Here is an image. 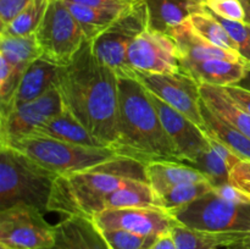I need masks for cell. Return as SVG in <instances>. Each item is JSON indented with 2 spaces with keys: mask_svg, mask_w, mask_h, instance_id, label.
Wrapping results in <instances>:
<instances>
[{
  "mask_svg": "<svg viewBox=\"0 0 250 249\" xmlns=\"http://www.w3.org/2000/svg\"><path fill=\"white\" fill-rule=\"evenodd\" d=\"M222 247L226 249H250V231L224 233Z\"/></svg>",
  "mask_w": 250,
  "mask_h": 249,
  "instance_id": "obj_39",
  "label": "cell"
},
{
  "mask_svg": "<svg viewBox=\"0 0 250 249\" xmlns=\"http://www.w3.org/2000/svg\"><path fill=\"white\" fill-rule=\"evenodd\" d=\"M237 85L242 88H246V89L250 90V63L247 62L246 67V73H244V77L239 81V83H237Z\"/></svg>",
  "mask_w": 250,
  "mask_h": 249,
  "instance_id": "obj_43",
  "label": "cell"
},
{
  "mask_svg": "<svg viewBox=\"0 0 250 249\" xmlns=\"http://www.w3.org/2000/svg\"><path fill=\"white\" fill-rule=\"evenodd\" d=\"M229 97L238 105L241 109L248 112L250 115V90L242 88L239 85H229V87H224Z\"/></svg>",
  "mask_w": 250,
  "mask_h": 249,
  "instance_id": "obj_40",
  "label": "cell"
},
{
  "mask_svg": "<svg viewBox=\"0 0 250 249\" xmlns=\"http://www.w3.org/2000/svg\"><path fill=\"white\" fill-rule=\"evenodd\" d=\"M202 115L204 132L231 149L242 160H250V138L217 116L202 99Z\"/></svg>",
  "mask_w": 250,
  "mask_h": 249,
  "instance_id": "obj_23",
  "label": "cell"
},
{
  "mask_svg": "<svg viewBox=\"0 0 250 249\" xmlns=\"http://www.w3.org/2000/svg\"><path fill=\"white\" fill-rule=\"evenodd\" d=\"M58 175L10 146H0V211L28 205L49 212L51 190Z\"/></svg>",
  "mask_w": 250,
  "mask_h": 249,
  "instance_id": "obj_3",
  "label": "cell"
},
{
  "mask_svg": "<svg viewBox=\"0 0 250 249\" xmlns=\"http://www.w3.org/2000/svg\"><path fill=\"white\" fill-rule=\"evenodd\" d=\"M0 244L15 249H45L54 244V226L28 205L0 211Z\"/></svg>",
  "mask_w": 250,
  "mask_h": 249,
  "instance_id": "obj_9",
  "label": "cell"
},
{
  "mask_svg": "<svg viewBox=\"0 0 250 249\" xmlns=\"http://www.w3.org/2000/svg\"><path fill=\"white\" fill-rule=\"evenodd\" d=\"M0 55L6 59L15 72L22 78L28 66L43 56V53L37 42L36 34L27 37L0 34Z\"/></svg>",
  "mask_w": 250,
  "mask_h": 249,
  "instance_id": "obj_24",
  "label": "cell"
},
{
  "mask_svg": "<svg viewBox=\"0 0 250 249\" xmlns=\"http://www.w3.org/2000/svg\"><path fill=\"white\" fill-rule=\"evenodd\" d=\"M205 6L226 20L244 22L246 19V11L241 0H209L205 2Z\"/></svg>",
  "mask_w": 250,
  "mask_h": 249,
  "instance_id": "obj_35",
  "label": "cell"
},
{
  "mask_svg": "<svg viewBox=\"0 0 250 249\" xmlns=\"http://www.w3.org/2000/svg\"><path fill=\"white\" fill-rule=\"evenodd\" d=\"M189 166L199 170L214 187L229 183L231 170L227 166L226 161L210 145Z\"/></svg>",
  "mask_w": 250,
  "mask_h": 249,
  "instance_id": "obj_31",
  "label": "cell"
},
{
  "mask_svg": "<svg viewBox=\"0 0 250 249\" xmlns=\"http://www.w3.org/2000/svg\"><path fill=\"white\" fill-rule=\"evenodd\" d=\"M247 26H248V24H247ZM248 31H249V33H250V26H248Z\"/></svg>",
  "mask_w": 250,
  "mask_h": 249,
  "instance_id": "obj_46",
  "label": "cell"
},
{
  "mask_svg": "<svg viewBox=\"0 0 250 249\" xmlns=\"http://www.w3.org/2000/svg\"><path fill=\"white\" fill-rule=\"evenodd\" d=\"M182 73L188 75L199 84L229 87L239 83L244 77L247 61L210 59L203 61H181Z\"/></svg>",
  "mask_w": 250,
  "mask_h": 249,
  "instance_id": "obj_17",
  "label": "cell"
},
{
  "mask_svg": "<svg viewBox=\"0 0 250 249\" xmlns=\"http://www.w3.org/2000/svg\"><path fill=\"white\" fill-rule=\"evenodd\" d=\"M21 77L15 72L12 66L4 56L0 55V106H6L14 97Z\"/></svg>",
  "mask_w": 250,
  "mask_h": 249,
  "instance_id": "obj_34",
  "label": "cell"
},
{
  "mask_svg": "<svg viewBox=\"0 0 250 249\" xmlns=\"http://www.w3.org/2000/svg\"><path fill=\"white\" fill-rule=\"evenodd\" d=\"M146 29V5L144 0H138L125 9L111 26L93 39V53L119 77H136L129 67L127 55L133 42Z\"/></svg>",
  "mask_w": 250,
  "mask_h": 249,
  "instance_id": "obj_7",
  "label": "cell"
},
{
  "mask_svg": "<svg viewBox=\"0 0 250 249\" xmlns=\"http://www.w3.org/2000/svg\"><path fill=\"white\" fill-rule=\"evenodd\" d=\"M146 182L153 189L155 197L176 186L208 181L199 170L185 163L154 161L146 164Z\"/></svg>",
  "mask_w": 250,
  "mask_h": 249,
  "instance_id": "obj_20",
  "label": "cell"
},
{
  "mask_svg": "<svg viewBox=\"0 0 250 249\" xmlns=\"http://www.w3.org/2000/svg\"><path fill=\"white\" fill-rule=\"evenodd\" d=\"M171 234L177 249H219L224 242V233L198 231L178 222L171 228Z\"/></svg>",
  "mask_w": 250,
  "mask_h": 249,
  "instance_id": "obj_30",
  "label": "cell"
},
{
  "mask_svg": "<svg viewBox=\"0 0 250 249\" xmlns=\"http://www.w3.org/2000/svg\"><path fill=\"white\" fill-rule=\"evenodd\" d=\"M56 88L65 109L109 146L116 142L119 76L100 62L87 39L72 60L61 66Z\"/></svg>",
  "mask_w": 250,
  "mask_h": 249,
  "instance_id": "obj_1",
  "label": "cell"
},
{
  "mask_svg": "<svg viewBox=\"0 0 250 249\" xmlns=\"http://www.w3.org/2000/svg\"><path fill=\"white\" fill-rule=\"evenodd\" d=\"M112 149L144 164L181 163L150 93L136 77H119L116 142Z\"/></svg>",
  "mask_w": 250,
  "mask_h": 249,
  "instance_id": "obj_2",
  "label": "cell"
},
{
  "mask_svg": "<svg viewBox=\"0 0 250 249\" xmlns=\"http://www.w3.org/2000/svg\"><path fill=\"white\" fill-rule=\"evenodd\" d=\"M189 21L195 32L208 42L227 51L239 54L236 42L207 6L202 12L193 15Z\"/></svg>",
  "mask_w": 250,
  "mask_h": 249,
  "instance_id": "obj_27",
  "label": "cell"
},
{
  "mask_svg": "<svg viewBox=\"0 0 250 249\" xmlns=\"http://www.w3.org/2000/svg\"><path fill=\"white\" fill-rule=\"evenodd\" d=\"M50 0H31L10 23L1 27V36L27 37L36 33Z\"/></svg>",
  "mask_w": 250,
  "mask_h": 249,
  "instance_id": "obj_29",
  "label": "cell"
},
{
  "mask_svg": "<svg viewBox=\"0 0 250 249\" xmlns=\"http://www.w3.org/2000/svg\"><path fill=\"white\" fill-rule=\"evenodd\" d=\"M127 60L134 75L137 72L182 73L176 42L161 32L144 31L129 48Z\"/></svg>",
  "mask_w": 250,
  "mask_h": 249,
  "instance_id": "obj_12",
  "label": "cell"
},
{
  "mask_svg": "<svg viewBox=\"0 0 250 249\" xmlns=\"http://www.w3.org/2000/svg\"><path fill=\"white\" fill-rule=\"evenodd\" d=\"M148 29L170 33L171 29L205 9V0H144Z\"/></svg>",
  "mask_w": 250,
  "mask_h": 249,
  "instance_id": "obj_19",
  "label": "cell"
},
{
  "mask_svg": "<svg viewBox=\"0 0 250 249\" xmlns=\"http://www.w3.org/2000/svg\"><path fill=\"white\" fill-rule=\"evenodd\" d=\"M137 80L171 107L194 122L204 131L200 84L185 73L137 72Z\"/></svg>",
  "mask_w": 250,
  "mask_h": 249,
  "instance_id": "obj_10",
  "label": "cell"
},
{
  "mask_svg": "<svg viewBox=\"0 0 250 249\" xmlns=\"http://www.w3.org/2000/svg\"><path fill=\"white\" fill-rule=\"evenodd\" d=\"M150 249H177L175 239H173L172 234H171V231L159 237L155 241V243L151 246Z\"/></svg>",
  "mask_w": 250,
  "mask_h": 249,
  "instance_id": "obj_42",
  "label": "cell"
},
{
  "mask_svg": "<svg viewBox=\"0 0 250 249\" xmlns=\"http://www.w3.org/2000/svg\"><path fill=\"white\" fill-rule=\"evenodd\" d=\"M178 224L211 233L250 231V203H237L212 189L181 209L170 212Z\"/></svg>",
  "mask_w": 250,
  "mask_h": 249,
  "instance_id": "obj_6",
  "label": "cell"
},
{
  "mask_svg": "<svg viewBox=\"0 0 250 249\" xmlns=\"http://www.w3.org/2000/svg\"><path fill=\"white\" fill-rule=\"evenodd\" d=\"M150 97L164 127L177 150L180 161L187 165L193 164L210 145L207 133L188 117L164 103L156 95L150 93Z\"/></svg>",
  "mask_w": 250,
  "mask_h": 249,
  "instance_id": "obj_14",
  "label": "cell"
},
{
  "mask_svg": "<svg viewBox=\"0 0 250 249\" xmlns=\"http://www.w3.org/2000/svg\"><path fill=\"white\" fill-rule=\"evenodd\" d=\"M168 36L172 37L178 49L181 61H203L210 59H222L231 61H246L239 54L227 51L214 45L195 32L189 20L171 29Z\"/></svg>",
  "mask_w": 250,
  "mask_h": 249,
  "instance_id": "obj_18",
  "label": "cell"
},
{
  "mask_svg": "<svg viewBox=\"0 0 250 249\" xmlns=\"http://www.w3.org/2000/svg\"><path fill=\"white\" fill-rule=\"evenodd\" d=\"M65 110L58 88L23 105L0 114V146H7L19 139L34 133L45 124Z\"/></svg>",
  "mask_w": 250,
  "mask_h": 249,
  "instance_id": "obj_11",
  "label": "cell"
},
{
  "mask_svg": "<svg viewBox=\"0 0 250 249\" xmlns=\"http://www.w3.org/2000/svg\"><path fill=\"white\" fill-rule=\"evenodd\" d=\"M7 146L21 151L58 176L90 171L119 155L111 146H85L37 134L24 137Z\"/></svg>",
  "mask_w": 250,
  "mask_h": 249,
  "instance_id": "obj_5",
  "label": "cell"
},
{
  "mask_svg": "<svg viewBox=\"0 0 250 249\" xmlns=\"http://www.w3.org/2000/svg\"><path fill=\"white\" fill-rule=\"evenodd\" d=\"M45 249H111L92 217L67 216L54 225V244Z\"/></svg>",
  "mask_w": 250,
  "mask_h": 249,
  "instance_id": "obj_15",
  "label": "cell"
},
{
  "mask_svg": "<svg viewBox=\"0 0 250 249\" xmlns=\"http://www.w3.org/2000/svg\"><path fill=\"white\" fill-rule=\"evenodd\" d=\"M111 249H150L159 237L143 236L126 229H102Z\"/></svg>",
  "mask_w": 250,
  "mask_h": 249,
  "instance_id": "obj_32",
  "label": "cell"
},
{
  "mask_svg": "<svg viewBox=\"0 0 250 249\" xmlns=\"http://www.w3.org/2000/svg\"><path fill=\"white\" fill-rule=\"evenodd\" d=\"M0 249H15V248H11V247H7V246H5V244H0Z\"/></svg>",
  "mask_w": 250,
  "mask_h": 249,
  "instance_id": "obj_45",
  "label": "cell"
},
{
  "mask_svg": "<svg viewBox=\"0 0 250 249\" xmlns=\"http://www.w3.org/2000/svg\"><path fill=\"white\" fill-rule=\"evenodd\" d=\"M207 136H208V139H209L210 146H211V148L214 149V150L216 151V153L219 154V155L221 156L225 161H226V164H227V166L229 167V170L231 171L233 170V168L236 167L239 163H241L242 159L238 158V156H237L236 154L231 150V149L227 148L225 144H222L221 142L217 141L216 138L209 136L208 133H207Z\"/></svg>",
  "mask_w": 250,
  "mask_h": 249,
  "instance_id": "obj_38",
  "label": "cell"
},
{
  "mask_svg": "<svg viewBox=\"0 0 250 249\" xmlns=\"http://www.w3.org/2000/svg\"><path fill=\"white\" fill-rule=\"evenodd\" d=\"M37 136L49 137L58 141L80 144L85 146H109L99 138L93 136L72 114L63 110L61 114L46 121L34 131ZM32 136V134H31Z\"/></svg>",
  "mask_w": 250,
  "mask_h": 249,
  "instance_id": "obj_21",
  "label": "cell"
},
{
  "mask_svg": "<svg viewBox=\"0 0 250 249\" xmlns=\"http://www.w3.org/2000/svg\"><path fill=\"white\" fill-rule=\"evenodd\" d=\"M132 181L111 173L85 171L58 176L54 182L48 210L67 216H87L104 211L107 195Z\"/></svg>",
  "mask_w": 250,
  "mask_h": 249,
  "instance_id": "obj_4",
  "label": "cell"
},
{
  "mask_svg": "<svg viewBox=\"0 0 250 249\" xmlns=\"http://www.w3.org/2000/svg\"><path fill=\"white\" fill-rule=\"evenodd\" d=\"M100 229H126L143 236L160 237L171 231L176 220L161 208H124L109 209L92 217Z\"/></svg>",
  "mask_w": 250,
  "mask_h": 249,
  "instance_id": "obj_13",
  "label": "cell"
},
{
  "mask_svg": "<svg viewBox=\"0 0 250 249\" xmlns=\"http://www.w3.org/2000/svg\"><path fill=\"white\" fill-rule=\"evenodd\" d=\"M214 188L215 187L209 181L176 186V187L170 188L161 194L156 195L155 205L166 210L167 212H172L181 208L187 207L188 204L205 195Z\"/></svg>",
  "mask_w": 250,
  "mask_h": 249,
  "instance_id": "obj_28",
  "label": "cell"
},
{
  "mask_svg": "<svg viewBox=\"0 0 250 249\" xmlns=\"http://www.w3.org/2000/svg\"><path fill=\"white\" fill-rule=\"evenodd\" d=\"M229 183L236 186L250 198V160H242L231 171Z\"/></svg>",
  "mask_w": 250,
  "mask_h": 249,
  "instance_id": "obj_36",
  "label": "cell"
},
{
  "mask_svg": "<svg viewBox=\"0 0 250 249\" xmlns=\"http://www.w3.org/2000/svg\"><path fill=\"white\" fill-rule=\"evenodd\" d=\"M44 58L63 66L72 60L87 37L63 0H50L36 31Z\"/></svg>",
  "mask_w": 250,
  "mask_h": 249,
  "instance_id": "obj_8",
  "label": "cell"
},
{
  "mask_svg": "<svg viewBox=\"0 0 250 249\" xmlns=\"http://www.w3.org/2000/svg\"><path fill=\"white\" fill-rule=\"evenodd\" d=\"M207 1H209V0H205V2H207Z\"/></svg>",
  "mask_w": 250,
  "mask_h": 249,
  "instance_id": "obj_47",
  "label": "cell"
},
{
  "mask_svg": "<svg viewBox=\"0 0 250 249\" xmlns=\"http://www.w3.org/2000/svg\"><path fill=\"white\" fill-rule=\"evenodd\" d=\"M155 205V194L143 181L132 180L106 197L104 210L124 208H144Z\"/></svg>",
  "mask_w": 250,
  "mask_h": 249,
  "instance_id": "obj_26",
  "label": "cell"
},
{
  "mask_svg": "<svg viewBox=\"0 0 250 249\" xmlns=\"http://www.w3.org/2000/svg\"><path fill=\"white\" fill-rule=\"evenodd\" d=\"M242 5L246 11V19H244V23L250 26V0H241Z\"/></svg>",
  "mask_w": 250,
  "mask_h": 249,
  "instance_id": "obj_44",
  "label": "cell"
},
{
  "mask_svg": "<svg viewBox=\"0 0 250 249\" xmlns=\"http://www.w3.org/2000/svg\"><path fill=\"white\" fill-rule=\"evenodd\" d=\"M31 0H0V22L6 26L29 4Z\"/></svg>",
  "mask_w": 250,
  "mask_h": 249,
  "instance_id": "obj_37",
  "label": "cell"
},
{
  "mask_svg": "<svg viewBox=\"0 0 250 249\" xmlns=\"http://www.w3.org/2000/svg\"><path fill=\"white\" fill-rule=\"evenodd\" d=\"M68 2L75 4L88 5V6H99V7H126L134 4L138 0H65Z\"/></svg>",
  "mask_w": 250,
  "mask_h": 249,
  "instance_id": "obj_41",
  "label": "cell"
},
{
  "mask_svg": "<svg viewBox=\"0 0 250 249\" xmlns=\"http://www.w3.org/2000/svg\"><path fill=\"white\" fill-rule=\"evenodd\" d=\"M60 67V65L44 56H41L36 61H33L22 76L21 82L12 99L6 106L1 107L0 114H5L20 105L38 99L50 89L56 88Z\"/></svg>",
  "mask_w": 250,
  "mask_h": 249,
  "instance_id": "obj_16",
  "label": "cell"
},
{
  "mask_svg": "<svg viewBox=\"0 0 250 249\" xmlns=\"http://www.w3.org/2000/svg\"><path fill=\"white\" fill-rule=\"evenodd\" d=\"M65 2L89 41L97 38L107 27L111 26L115 20L124 12V10L128 7H99L68 1Z\"/></svg>",
  "mask_w": 250,
  "mask_h": 249,
  "instance_id": "obj_25",
  "label": "cell"
},
{
  "mask_svg": "<svg viewBox=\"0 0 250 249\" xmlns=\"http://www.w3.org/2000/svg\"><path fill=\"white\" fill-rule=\"evenodd\" d=\"M210 11H211V10H210ZM212 15L221 22V24L225 27V29L229 32V36L232 37V39L237 43L239 55H241L247 62L250 63V33L248 31V26H247L244 22L231 21V20H226L221 16H217L214 12H212Z\"/></svg>",
  "mask_w": 250,
  "mask_h": 249,
  "instance_id": "obj_33",
  "label": "cell"
},
{
  "mask_svg": "<svg viewBox=\"0 0 250 249\" xmlns=\"http://www.w3.org/2000/svg\"><path fill=\"white\" fill-rule=\"evenodd\" d=\"M200 94L211 111L250 138V115L229 97L224 87L200 84Z\"/></svg>",
  "mask_w": 250,
  "mask_h": 249,
  "instance_id": "obj_22",
  "label": "cell"
}]
</instances>
